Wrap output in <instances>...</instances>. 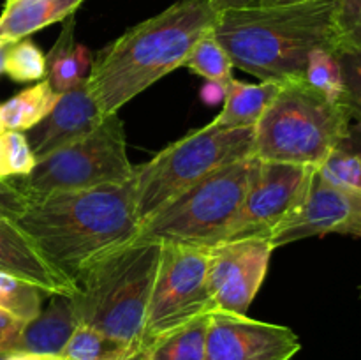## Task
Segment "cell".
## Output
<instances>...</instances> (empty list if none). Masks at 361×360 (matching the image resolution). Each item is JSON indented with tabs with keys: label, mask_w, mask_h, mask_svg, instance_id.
Wrapping results in <instances>:
<instances>
[{
	"label": "cell",
	"mask_w": 361,
	"mask_h": 360,
	"mask_svg": "<svg viewBox=\"0 0 361 360\" xmlns=\"http://www.w3.org/2000/svg\"><path fill=\"white\" fill-rule=\"evenodd\" d=\"M14 222L41 256L76 284L92 261L136 239L141 221L134 179L28 198Z\"/></svg>",
	"instance_id": "1"
},
{
	"label": "cell",
	"mask_w": 361,
	"mask_h": 360,
	"mask_svg": "<svg viewBox=\"0 0 361 360\" xmlns=\"http://www.w3.org/2000/svg\"><path fill=\"white\" fill-rule=\"evenodd\" d=\"M215 20L217 13L208 0H178L102 48L87 78L102 115L118 113L155 81L185 66Z\"/></svg>",
	"instance_id": "2"
},
{
	"label": "cell",
	"mask_w": 361,
	"mask_h": 360,
	"mask_svg": "<svg viewBox=\"0 0 361 360\" xmlns=\"http://www.w3.org/2000/svg\"><path fill=\"white\" fill-rule=\"evenodd\" d=\"M335 0L219 13L212 34L238 69L261 81L305 78L314 49L337 48Z\"/></svg>",
	"instance_id": "3"
},
{
	"label": "cell",
	"mask_w": 361,
	"mask_h": 360,
	"mask_svg": "<svg viewBox=\"0 0 361 360\" xmlns=\"http://www.w3.org/2000/svg\"><path fill=\"white\" fill-rule=\"evenodd\" d=\"M162 244L136 240L92 261L71 295L78 323L141 352Z\"/></svg>",
	"instance_id": "4"
},
{
	"label": "cell",
	"mask_w": 361,
	"mask_h": 360,
	"mask_svg": "<svg viewBox=\"0 0 361 360\" xmlns=\"http://www.w3.org/2000/svg\"><path fill=\"white\" fill-rule=\"evenodd\" d=\"M351 122L342 102L328 99L305 78L289 80L254 127L252 157L319 168L348 136Z\"/></svg>",
	"instance_id": "5"
},
{
	"label": "cell",
	"mask_w": 361,
	"mask_h": 360,
	"mask_svg": "<svg viewBox=\"0 0 361 360\" xmlns=\"http://www.w3.org/2000/svg\"><path fill=\"white\" fill-rule=\"evenodd\" d=\"M256 157L215 169L141 222L136 240L208 249L231 233L252 180Z\"/></svg>",
	"instance_id": "6"
},
{
	"label": "cell",
	"mask_w": 361,
	"mask_h": 360,
	"mask_svg": "<svg viewBox=\"0 0 361 360\" xmlns=\"http://www.w3.org/2000/svg\"><path fill=\"white\" fill-rule=\"evenodd\" d=\"M254 127L207 124L166 147L134 172L140 221L222 166L252 157Z\"/></svg>",
	"instance_id": "7"
},
{
	"label": "cell",
	"mask_w": 361,
	"mask_h": 360,
	"mask_svg": "<svg viewBox=\"0 0 361 360\" xmlns=\"http://www.w3.org/2000/svg\"><path fill=\"white\" fill-rule=\"evenodd\" d=\"M134 172L136 168L127 157L123 122L118 113H111L88 136L37 159L35 168L14 184L25 196L34 198L127 182L134 179Z\"/></svg>",
	"instance_id": "8"
},
{
	"label": "cell",
	"mask_w": 361,
	"mask_h": 360,
	"mask_svg": "<svg viewBox=\"0 0 361 360\" xmlns=\"http://www.w3.org/2000/svg\"><path fill=\"white\" fill-rule=\"evenodd\" d=\"M210 313L214 302L208 288L207 249L162 244L141 349Z\"/></svg>",
	"instance_id": "9"
},
{
	"label": "cell",
	"mask_w": 361,
	"mask_h": 360,
	"mask_svg": "<svg viewBox=\"0 0 361 360\" xmlns=\"http://www.w3.org/2000/svg\"><path fill=\"white\" fill-rule=\"evenodd\" d=\"M316 169L256 159L249 191L226 240L271 239L303 207Z\"/></svg>",
	"instance_id": "10"
},
{
	"label": "cell",
	"mask_w": 361,
	"mask_h": 360,
	"mask_svg": "<svg viewBox=\"0 0 361 360\" xmlns=\"http://www.w3.org/2000/svg\"><path fill=\"white\" fill-rule=\"evenodd\" d=\"M274 251L270 239L224 240L208 247V288L214 311L247 316Z\"/></svg>",
	"instance_id": "11"
},
{
	"label": "cell",
	"mask_w": 361,
	"mask_h": 360,
	"mask_svg": "<svg viewBox=\"0 0 361 360\" xmlns=\"http://www.w3.org/2000/svg\"><path fill=\"white\" fill-rule=\"evenodd\" d=\"M204 349L207 360H293L302 342L282 325L214 311Z\"/></svg>",
	"instance_id": "12"
},
{
	"label": "cell",
	"mask_w": 361,
	"mask_h": 360,
	"mask_svg": "<svg viewBox=\"0 0 361 360\" xmlns=\"http://www.w3.org/2000/svg\"><path fill=\"white\" fill-rule=\"evenodd\" d=\"M102 120L104 115L85 80L73 90L60 94L55 108L25 134L35 159H42L94 133Z\"/></svg>",
	"instance_id": "13"
},
{
	"label": "cell",
	"mask_w": 361,
	"mask_h": 360,
	"mask_svg": "<svg viewBox=\"0 0 361 360\" xmlns=\"http://www.w3.org/2000/svg\"><path fill=\"white\" fill-rule=\"evenodd\" d=\"M0 272L37 286L48 296L73 295L76 286L56 272L11 219H0Z\"/></svg>",
	"instance_id": "14"
},
{
	"label": "cell",
	"mask_w": 361,
	"mask_h": 360,
	"mask_svg": "<svg viewBox=\"0 0 361 360\" xmlns=\"http://www.w3.org/2000/svg\"><path fill=\"white\" fill-rule=\"evenodd\" d=\"M78 327L69 295H53L51 302L34 320L27 321L11 352L37 356H62Z\"/></svg>",
	"instance_id": "15"
},
{
	"label": "cell",
	"mask_w": 361,
	"mask_h": 360,
	"mask_svg": "<svg viewBox=\"0 0 361 360\" xmlns=\"http://www.w3.org/2000/svg\"><path fill=\"white\" fill-rule=\"evenodd\" d=\"M85 0H13L0 14V34L16 42L34 32L67 20Z\"/></svg>",
	"instance_id": "16"
},
{
	"label": "cell",
	"mask_w": 361,
	"mask_h": 360,
	"mask_svg": "<svg viewBox=\"0 0 361 360\" xmlns=\"http://www.w3.org/2000/svg\"><path fill=\"white\" fill-rule=\"evenodd\" d=\"M74 14L63 20L59 39L46 55V80L56 94L73 90L88 78L92 55L83 44L74 41Z\"/></svg>",
	"instance_id": "17"
},
{
	"label": "cell",
	"mask_w": 361,
	"mask_h": 360,
	"mask_svg": "<svg viewBox=\"0 0 361 360\" xmlns=\"http://www.w3.org/2000/svg\"><path fill=\"white\" fill-rule=\"evenodd\" d=\"M281 87L282 83L277 81H261L252 85L233 78L226 87L222 112L212 120V124L221 127H256Z\"/></svg>",
	"instance_id": "18"
},
{
	"label": "cell",
	"mask_w": 361,
	"mask_h": 360,
	"mask_svg": "<svg viewBox=\"0 0 361 360\" xmlns=\"http://www.w3.org/2000/svg\"><path fill=\"white\" fill-rule=\"evenodd\" d=\"M59 99L60 94L53 90L48 80L37 81L0 106L4 127L6 131L27 133L55 108Z\"/></svg>",
	"instance_id": "19"
},
{
	"label": "cell",
	"mask_w": 361,
	"mask_h": 360,
	"mask_svg": "<svg viewBox=\"0 0 361 360\" xmlns=\"http://www.w3.org/2000/svg\"><path fill=\"white\" fill-rule=\"evenodd\" d=\"M208 318L201 316L192 323L157 339L140 352L141 360H207Z\"/></svg>",
	"instance_id": "20"
},
{
	"label": "cell",
	"mask_w": 361,
	"mask_h": 360,
	"mask_svg": "<svg viewBox=\"0 0 361 360\" xmlns=\"http://www.w3.org/2000/svg\"><path fill=\"white\" fill-rule=\"evenodd\" d=\"M134 355H137L134 348L81 323L74 328L62 352L63 360H122Z\"/></svg>",
	"instance_id": "21"
},
{
	"label": "cell",
	"mask_w": 361,
	"mask_h": 360,
	"mask_svg": "<svg viewBox=\"0 0 361 360\" xmlns=\"http://www.w3.org/2000/svg\"><path fill=\"white\" fill-rule=\"evenodd\" d=\"M183 67H187L204 80L228 85L233 80L235 64H233L229 53L222 48L221 42L210 32L197 42Z\"/></svg>",
	"instance_id": "22"
},
{
	"label": "cell",
	"mask_w": 361,
	"mask_h": 360,
	"mask_svg": "<svg viewBox=\"0 0 361 360\" xmlns=\"http://www.w3.org/2000/svg\"><path fill=\"white\" fill-rule=\"evenodd\" d=\"M305 81L323 92L328 99L342 102L344 99V76L337 48H317L310 53L307 62Z\"/></svg>",
	"instance_id": "23"
},
{
	"label": "cell",
	"mask_w": 361,
	"mask_h": 360,
	"mask_svg": "<svg viewBox=\"0 0 361 360\" xmlns=\"http://www.w3.org/2000/svg\"><path fill=\"white\" fill-rule=\"evenodd\" d=\"M6 74L18 83L46 80V55L30 39H20L9 46Z\"/></svg>",
	"instance_id": "24"
},
{
	"label": "cell",
	"mask_w": 361,
	"mask_h": 360,
	"mask_svg": "<svg viewBox=\"0 0 361 360\" xmlns=\"http://www.w3.org/2000/svg\"><path fill=\"white\" fill-rule=\"evenodd\" d=\"M317 173L331 186L361 193V159L353 152L335 148L317 168Z\"/></svg>",
	"instance_id": "25"
},
{
	"label": "cell",
	"mask_w": 361,
	"mask_h": 360,
	"mask_svg": "<svg viewBox=\"0 0 361 360\" xmlns=\"http://www.w3.org/2000/svg\"><path fill=\"white\" fill-rule=\"evenodd\" d=\"M4 175L6 179L13 176H27L35 168L34 152L27 140V134L21 131H4Z\"/></svg>",
	"instance_id": "26"
},
{
	"label": "cell",
	"mask_w": 361,
	"mask_h": 360,
	"mask_svg": "<svg viewBox=\"0 0 361 360\" xmlns=\"http://www.w3.org/2000/svg\"><path fill=\"white\" fill-rule=\"evenodd\" d=\"M334 25L338 49L361 52V0H335Z\"/></svg>",
	"instance_id": "27"
},
{
	"label": "cell",
	"mask_w": 361,
	"mask_h": 360,
	"mask_svg": "<svg viewBox=\"0 0 361 360\" xmlns=\"http://www.w3.org/2000/svg\"><path fill=\"white\" fill-rule=\"evenodd\" d=\"M344 76V99L353 122H361V52L337 49Z\"/></svg>",
	"instance_id": "28"
},
{
	"label": "cell",
	"mask_w": 361,
	"mask_h": 360,
	"mask_svg": "<svg viewBox=\"0 0 361 360\" xmlns=\"http://www.w3.org/2000/svg\"><path fill=\"white\" fill-rule=\"evenodd\" d=\"M48 296L46 293L39 292L34 293V295H11V293H6L0 289V309L11 311L13 314L20 316L21 320L30 321L41 313V304L42 299Z\"/></svg>",
	"instance_id": "29"
},
{
	"label": "cell",
	"mask_w": 361,
	"mask_h": 360,
	"mask_svg": "<svg viewBox=\"0 0 361 360\" xmlns=\"http://www.w3.org/2000/svg\"><path fill=\"white\" fill-rule=\"evenodd\" d=\"M27 203L28 198L21 193V189L14 184V180H0V219L16 221L23 214Z\"/></svg>",
	"instance_id": "30"
},
{
	"label": "cell",
	"mask_w": 361,
	"mask_h": 360,
	"mask_svg": "<svg viewBox=\"0 0 361 360\" xmlns=\"http://www.w3.org/2000/svg\"><path fill=\"white\" fill-rule=\"evenodd\" d=\"M27 321L13 314L11 311L0 309V353L11 352L18 335L23 330Z\"/></svg>",
	"instance_id": "31"
},
{
	"label": "cell",
	"mask_w": 361,
	"mask_h": 360,
	"mask_svg": "<svg viewBox=\"0 0 361 360\" xmlns=\"http://www.w3.org/2000/svg\"><path fill=\"white\" fill-rule=\"evenodd\" d=\"M348 196V215L338 235H351L361 239V193L345 189Z\"/></svg>",
	"instance_id": "32"
},
{
	"label": "cell",
	"mask_w": 361,
	"mask_h": 360,
	"mask_svg": "<svg viewBox=\"0 0 361 360\" xmlns=\"http://www.w3.org/2000/svg\"><path fill=\"white\" fill-rule=\"evenodd\" d=\"M226 87H228V85L219 83V81L207 80V83H204L200 90L201 101L208 106L221 104V102H224L226 99Z\"/></svg>",
	"instance_id": "33"
},
{
	"label": "cell",
	"mask_w": 361,
	"mask_h": 360,
	"mask_svg": "<svg viewBox=\"0 0 361 360\" xmlns=\"http://www.w3.org/2000/svg\"><path fill=\"white\" fill-rule=\"evenodd\" d=\"M215 13H226V11H242L259 6V0H208Z\"/></svg>",
	"instance_id": "34"
},
{
	"label": "cell",
	"mask_w": 361,
	"mask_h": 360,
	"mask_svg": "<svg viewBox=\"0 0 361 360\" xmlns=\"http://www.w3.org/2000/svg\"><path fill=\"white\" fill-rule=\"evenodd\" d=\"M338 147L353 152V154H356L361 159V122H351L348 136L342 140V143Z\"/></svg>",
	"instance_id": "35"
},
{
	"label": "cell",
	"mask_w": 361,
	"mask_h": 360,
	"mask_svg": "<svg viewBox=\"0 0 361 360\" xmlns=\"http://www.w3.org/2000/svg\"><path fill=\"white\" fill-rule=\"evenodd\" d=\"M310 0H259L261 7H282V6H296V4H305Z\"/></svg>",
	"instance_id": "36"
},
{
	"label": "cell",
	"mask_w": 361,
	"mask_h": 360,
	"mask_svg": "<svg viewBox=\"0 0 361 360\" xmlns=\"http://www.w3.org/2000/svg\"><path fill=\"white\" fill-rule=\"evenodd\" d=\"M7 360H63L62 356H37V355H27V353H16L11 352Z\"/></svg>",
	"instance_id": "37"
},
{
	"label": "cell",
	"mask_w": 361,
	"mask_h": 360,
	"mask_svg": "<svg viewBox=\"0 0 361 360\" xmlns=\"http://www.w3.org/2000/svg\"><path fill=\"white\" fill-rule=\"evenodd\" d=\"M11 44H13V42H9V44H4L2 48H0V74L6 73V59H7V52H9Z\"/></svg>",
	"instance_id": "38"
},
{
	"label": "cell",
	"mask_w": 361,
	"mask_h": 360,
	"mask_svg": "<svg viewBox=\"0 0 361 360\" xmlns=\"http://www.w3.org/2000/svg\"><path fill=\"white\" fill-rule=\"evenodd\" d=\"M2 179H6V175H4V141L0 134V180Z\"/></svg>",
	"instance_id": "39"
},
{
	"label": "cell",
	"mask_w": 361,
	"mask_h": 360,
	"mask_svg": "<svg viewBox=\"0 0 361 360\" xmlns=\"http://www.w3.org/2000/svg\"><path fill=\"white\" fill-rule=\"evenodd\" d=\"M9 353L11 352H2V353H0V360H7V359H9Z\"/></svg>",
	"instance_id": "40"
},
{
	"label": "cell",
	"mask_w": 361,
	"mask_h": 360,
	"mask_svg": "<svg viewBox=\"0 0 361 360\" xmlns=\"http://www.w3.org/2000/svg\"><path fill=\"white\" fill-rule=\"evenodd\" d=\"M4 131H6V127H4V122H2V113H0V134H2Z\"/></svg>",
	"instance_id": "41"
},
{
	"label": "cell",
	"mask_w": 361,
	"mask_h": 360,
	"mask_svg": "<svg viewBox=\"0 0 361 360\" xmlns=\"http://www.w3.org/2000/svg\"><path fill=\"white\" fill-rule=\"evenodd\" d=\"M4 44H9V42H7V41H6V39H4V35H2V34H0V48H2V46H4Z\"/></svg>",
	"instance_id": "42"
},
{
	"label": "cell",
	"mask_w": 361,
	"mask_h": 360,
	"mask_svg": "<svg viewBox=\"0 0 361 360\" xmlns=\"http://www.w3.org/2000/svg\"><path fill=\"white\" fill-rule=\"evenodd\" d=\"M122 360H141V359H140V353H137V355L129 356V359H122Z\"/></svg>",
	"instance_id": "43"
},
{
	"label": "cell",
	"mask_w": 361,
	"mask_h": 360,
	"mask_svg": "<svg viewBox=\"0 0 361 360\" xmlns=\"http://www.w3.org/2000/svg\"><path fill=\"white\" fill-rule=\"evenodd\" d=\"M9 2H13V0H6V4H9Z\"/></svg>",
	"instance_id": "44"
},
{
	"label": "cell",
	"mask_w": 361,
	"mask_h": 360,
	"mask_svg": "<svg viewBox=\"0 0 361 360\" xmlns=\"http://www.w3.org/2000/svg\"><path fill=\"white\" fill-rule=\"evenodd\" d=\"M360 296H361V286H360Z\"/></svg>",
	"instance_id": "45"
}]
</instances>
